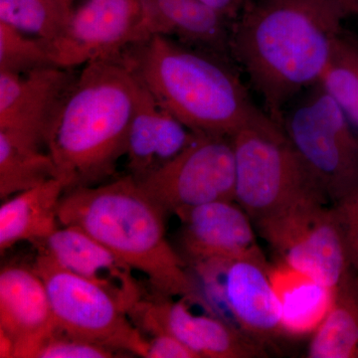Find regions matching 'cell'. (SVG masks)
I'll return each instance as SVG.
<instances>
[{"mask_svg":"<svg viewBox=\"0 0 358 358\" xmlns=\"http://www.w3.org/2000/svg\"><path fill=\"white\" fill-rule=\"evenodd\" d=\"M74 0H0V22L53 43L72 16Z\"/></svg>","mask_w":358,"mask_h":358,"instance_id":"23","label":"cell"},{"mask_svg":"<svg viewBox=\"0 0 358 358\" xmlns=\"http://www.w3.org/2000/svg\"><path fill=\"white\" fill-rule=\"evenodd\" d=\"M196 134L140 82L124 150L129 176L141 181L157 173L185 150Z\"/></svg>","mask_w":358,"mask_h":358,"instance_id":"17","label":"cell"},{"mask_svg":"<svg viewBox=\"0 0 358 358\" xmlns=\"http://www.w3.org/2000/svg\"><path fill=\"white\" fill-rule=\"evenodd\" d=\"M41 141L0 129V197L7 199L49 180L59 178L58 169Z\"/></svg>","mask_w":358,"mask_h":358,"instance_id":"22","label":"cell"},{"mask_svg":"<svg viewBox=\"0 0 358 358\" xmlns=\"http://www.w3.org/2000/svg\"><path fill=\"white\" fill-rule=\"evenodd\" d=\"M145 358H200L182 341L166 334H159L148 339Z\"/></svg>","mask_w":358,"mask_h":358,"instance_id":"28","label":"cell"},{"mask_svg":"<svg viewBox=\"0 0 358 358\" xmlns=\"http://www.w3.org/2000/svg\"><path fill=\"white\" fill-rule=\"evenodd\" d=\"M117 352L107 346L55 329L37 348L32 358H110Z\"/></svg>","mask_w":358,"mask_h":358,"instance_id":"26","label":"cell"},{"mask_svg":"<svg viewBox=\"0 0 358 358\" xmlns=\"http://www.w3.org/2000/svg\"><path fill=\"white\" fill-rule=\"evenodd\" d=\"M187 265L234 260L261 251L253 220L233 200H219L176 212Z\"/></svg>","mask_w":358,"mask_h":358,"instance_id":"14","label":"cell"},{"mask_svg":"<svg viewBox=\"0 0 358 358\" xmlns=\"http://www.w3.org/2000/svg\"><path fill=\"white\" fill-rule=\"evenodd\" d=\"M230 138L236 169L235 201L254 223L303 197L326 196L281 124L268 114Z\"/></svg>","mask_w":358,"mask_h":358,"instance_id":"5","label":"cell"},{"mask_svg":"<svg viewBox=\"0 0 358 358\" xmlns=\"http://www.w3.org/2000/svg\"><path fill=\"white\" fill-rule=\"evenodd\" d=\"M147 38L141 0H82L64 34L50 45L55 65L75 68L122 55Z\"/></svg>","mask_w":358,"mask_h":358,"instance_id":"11","label":"cell"},{"mask_svg":"<svg viewBox=\"0 0 358 358\" xmlns=\"http://www.w3.org/2000/svg\"><path fill=\"white\" fill-rule=\"evenodd\" d=\"M343 1L352 15H358V0H343Z\"/></svg>","mask_w":358,"mask_h":358,"instance_id":"30","label":"cell"},{"mask_svg":"<svg viewBox=\"0 0 358 358\" xmlns=\"http://www.w3.org/2000/svg\"><path fill=\"white\" fill-rule=\"evenodd\" d=\"M327 203L324 195H310L254 224L280 260L336 288L353 268L336 211Z\"/></svg>","mask_w":358,"mask_h":358,"instance_id":"9","label":"cell"},{"mask_svg":"<svg viewBox=\"0 0 358 358\" xmlns=\"http://www.w3.org/2000/svg\"><path fill=\"white\" fill-rule=\"evenodd\" d=\"M268 265L259 251L234 260L208 261L189 267L201 308L266 348L285 336Z\"/></svg>","mask_w":358,"mask_h":358,"instance_id":"7","label":"cell"},{"mask_svg":"<svg viewBox=\"0 0 358 358\" xmlns=\"http://www.w3.org/2000/svg\"><path fill=\"white\" fill-rule=\"evenodd\" d=\"M352 268L358 274V192L333 205Z\"/></svg>","mask_w":358,"mask_h":358,"instance_id":"27","label":"cell"},{"mask_svg":"<svg viewBox=\"0 0 358 358\" xmlns=\"http://www.w3.org/2000/svg\"><path fill=\"white\" fill-rule=\"evenodd\" d=\"M358 131V40L343 31L320 83Z\"/></svg>","mask_w":358,"mask_h":358,"instance_id":"24","label":"cell"},{"mask_svg":"<svg viewBox=\"0 0 358 358\" xmlns=\"http://www.w3.org/2000/svg\"><path fill=\"white\" fill-rule=\"evenodd\" d=\"M53 65L50 42L0 22V72L23 73Z\"/></svg>","mask_w":358,"mask_h":358,"instance_id":"25","label":"cell"},{"mask_svg":"<svg viewBox=\"0 0 358 358\" xmlns=\"http://www.w3.org/2000/svg\"><path fill=\"white\" fill-rule=\"evenodd\" d=\"M280 124L329 203L358 192V131L322 85L294 99Z\"/></svg>","mask_w":358,"mask_h":358,"instance_id":"6","label":"cell"},{"mask_svg":"<svg viewBox=\"0 0 358 358\" xmlns=\"http://www.w3.org/2000/svg\"><path fill=\"white\" fill-rule=\"evenodd\" d=\"M122 55L138 81L193 131L232 136L267 114L252 100L232 59L162 35Z\"/></svg>","mask_w":358,"mask_h":358,"instance_id":"4","label":"cell"},{"mask_svg":"<svg viewBox=\"0 0 358 358\" xmlns=\"http://www.w3.org/2000/svg\"><path fill=\"white\" fill-rule=\"evenodd\" d=\"M148 37L162 35L231 58L232 22L201 0H141Z\"/></svg>","mask_w":358,"mask_h":358,"instance_id":"18","label":"cell"},{"mask_svg":"<svg viewBox=\"0 0 358 358\" xmlns=\"http://www.w3.org/2000/svg\"><path fill=\"white\" fill-rule=\"evenodd\" d=\"M143 298L129 312L143 333L166 334L182 341L200 358L267 357V348L236 327L211 313H195L187 298Z\"/></svg>","mask_w":358,"mask_h":358,"instance_id":"12","label":"cell"},{"mask_svg":"<svg viewBox=\"0 0 358 358\" xmlns=\"http://www.w3.org/2000/svg\"><path fill=\"white\" fill-rule=\"evenodd\" d=\"M285 336L301 338L317 331L331 310L336 288L279 260L268 264Z\"/></svg>","mask_w":358,"mask_h":358,"instance_id":"19","label":"cell"},{"mask_svg":"<svg viewBox=\"0 0 358 358\" xmlns=\"http://www.w3.org/2000/svg\"><path fill=\"white\" fill-rule=\"evenodd\" d=\"M166 212L131 176L66 190L59 224L78 228L147 275L159 296L187 298L199 306L187 264L166 238Z\"/></svg>","mask_w":358,"mask_h":358,"instance_id":"3","label":"cell"},{"mask_svg":"<svg viewBox=\"0 0 358 358\" xmlns=\"http://www.w3.org/2000/svg\"><path fill=\"white\" fill-rule=\"evenodd\" d=\"M138 89L122 55L93 61L78 73L46 138L67 189L100 185L115 173L126 150Z\"/></svg>","mask_w":358,"mask_h":358,"instance_id":"2","label":"cell"},{"mask_svg":"<svg viewBox=\"0 0 358 358\" xmlns=\"http://www.w3.org/2000/svg\"><path fill=\"white\" fill-rule=\"evenodd\" d=\"M201 1L233 23L241 15L251 0H201Z\"/></svg>","mask_w":358,"mask_h":358,"instance_id":"29","label":"cell"},{"mask_svg":"<svg viewBox=\"0 0 358 358\" xmlns=\"http://www.w3.org/2000/svg\"><path fill=\"white\" fill-rule=\"evenodd\" d=\"M33 268L44 282L57 331L145 357L148 339L112 294L43 252Z\"/></svg>","mask_w":358,"mask_h":358,"instance_id":"8","label":"cell"},{"mask_svg":"<svg viewBox=\"0 0 358 358\" xmlns=\"http://www.w3.org/2000/svg\"><path fill=\"white\" fill-rule=\"evenodd\" d=\"M75 68L46 66L23 73L0 72V129L41 141L78 76Z\"/></svg>","mask_w":358,"mask_h":358,"instance_id":"13","label":"cell"},{"mask_svg":"<svg viewBox=\"0 0 358 358\" xmlns=\"http://www.w3.org/2000/svg\"><path fill=\"white\" fill-rule=\"evenodd\" d=\"M36 247L67 270L106 289L128 313L143 298L134 268L78 228L60 225Z\"/></svg>","mask_w":358,"mask_h":358,"instance_id":"15","label":"cell"},{"mask_svg":"<svg viewBox=\"0 0 358 358\" xmlns=\"http://www.w3.org/2000/svg\"><path fill=\"white\" fill-rule=\"evenodd\" d=\"M308 358H358V274L352 268L336 288L326 319L313 334Z\"/></svg>","mask_w":358,"mask_h":358,"instance_id":"21","label":"cell"},{"mask_svg":"<svg viewBox=\"0 0 358 358\" xmlns=\"http://www.w3.org/2000/svg\"><path fill=\"white\" fill-rule=\"evenodd\" d=\"M66 189L65 181L55 178L6 199L0 207L2 253L22 241L36 246L57 230L59 205Z\"/></svg>","mask_w":358,"mask_h":358,"instance_id":"20","label":"cell"},{"mask_svg":"<svg viewBox=\"0 0 358 358\" xmlns=\"http://www.w3.org/2000/svg\"><path fill=\"white\" fill-rule=\"evenodd\" d=\"M350 15L343 0H251L232 23L231 58L278 124L320 83Z\"/></svg>","mask_w":358,"mask_h":358,"instance_id":"1","label":"cell"},{"mask_svg":"<svg viewBox=\"0 0 358 358\" xmlns=\"http://www.w3.org/2000/svg\"><path fill=\"white\" fill-rule=\"evenodd\" d=\"M166 212L233 200L236 169L230 136L197 133L192 143L157 173L138 181Z\"/></svg>","mask_w":358,"mask_h":358,"instance_id":"10","label":"cell"},{"mask_svg":"<svg viewBox=\"0 0 358 358\" xmlns=\"http://www.w3.org/2000/svg\"><path fill=\"white\" fill-rule=\"evenodd\" d=\"M50 301L34 268L11 265L0 272V333L13 345V357L32 358L55 331Z\"/></svg>","mask_w":358,"mask_h":358,"instance_id":"16","label":"cell"}]
</instances>
